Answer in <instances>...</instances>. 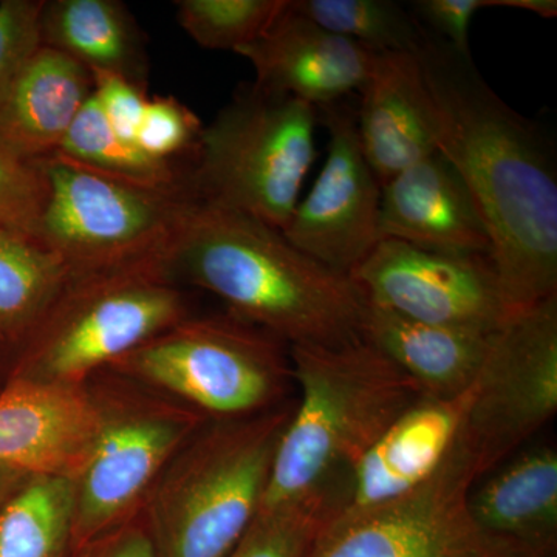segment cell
Returning <instances> with one entry per match:
<instances>
[{
	"label": "cell",
	"mask_w": 557,
	"mask_h": 557,
	"mask_svg": "<svg viewBox=\"0 0 557 557\" xmlns=\"http://www.w3.org/2000/svg\"><path fill=\"white\" fill-rule=\"evenodd\" d=\"M437 150L456 168L491 240L490 262L509 311L557 295L555 152L536 124L487 86L471 53L424 33L416 53Z\"/></svg>",
	"instance_id": "1"
},
{
	"label": "cell",
	"mask_w": 557,
	"mask_h": 557,
	"mask_svg": "<svg viewBox=\"0 0 557 557\" xmlns=\"http://www.w3.org/2000/svg\"><path fill=\"white\" fill-rule=\"evenodd\" d=\"M164 271L175 284L182 278L218 296L234 318L289 347L362 339L368 299L354 278L240 212L194 201Z\"/></svg>",
	"instance_id": "2"
},
{
	"label": "cell",
	"mask_w": 557,
	"mask_h": 557,
	"mask_svg": "<svg viewBox=\"0 0 557 557\" xmlns=\"http://www.w3.org/2000/svg\"><path fill=\"white\" fill-rule=\"evenodd\" d=\"M300 399L278 442L260 511L327 496L339 511L361 457L423 397L420 387L368 341L289 347Z\"/></svg>",
	"instance_id": "3"
},
{
	"label": "cell",
	"mask_w": 557,
	"mask_h": 557,
	"mask_svg": "<svg viewBox=\"0 0 557 557\" xmlns=\"http://www.w3.org/2000/svg\"><path fill=\"white\" fill-rule=\"evenodd\" d=\"M295 403L209 420L178 449L143 505L159 557H228L258 516Z\"/></svg>",
	"instance_id": "4"
},
{
	"label": "cell",
	"mask_w": 557,
	"mask_h": 557,
	"mask_svg": "<svg viewBox=\"0 0 557 557\" xmlns=\"http://www.w3.org/2000/svg\"><path fill=\"white\" fill-rule=\"evenodd\" d=\"M188 317L185 296L161 267L72 273L0 359V376L3 383L83 386Z\"/></svg>",
	"instance_id": "5"
},
{
	"label": "cell",
	"mask_w": 557,
	"mask_h": 557,
	"mask_svg": "<svg viewBox=\"0 0 557 557\" xmlns=\"http://www.w3.org/2000/svg\"><path fill=\"white\" fill-rule=\"evenodd\" d=\"M313 106L252 84L203 126L186 172L194 200L284 231L313 166Z\"/></svg>",
	"instance_id": "6"
},
{
	"label": "cell",
	"mask_w": 557,
	"mask_h": 557,
	"mask_svg": "<svg viewBox=\"0 0 557 557\" xmlns=\"http://www.w3.org/2000/svg\"><path fill=\"white\" fill-rule=\"evenodd\" d=\"M86 384L98 412V435L73 479L72 553L138 515L172 457L209 420L108 369Z\"/></svg>",
	"instance_id": "7"
},
{
	"label": "cell",
	"mask_w": 557,
	"mask_h": 557,
	"mask_svg": "<svg viewBox=\"0 0 557 557\" xmlns=\"http://www.w3.org/2000/svg\"><path fill=\"white\" fill-rule=\"evenodd\" d=\"M106 369L211 420L278 408L293 383L284 343L233 314L182 319Z\"/></svg>",
	"instance_id": "8"
},
{
	"label": "cell",
	"mask_w": 557,
	"mask_h": 557,
	"mask_svg": "<svg viewBox=\"0 0 557 557\" xmlns=\"http://www.w3.org/2000/svg\"><path fill=\"white\" fill-rule=\"evenodd\" d=\"M46 207L35 237L73 273L164 269L194 200L186 189H153L53 153L40 159Z\"/></svg>",
	"instance_id": "9"
},
{
	"label": "cell",
	"mask_w": 557,
	"mask_h": 557,
	"mask_svg": "<svg viewBox=\"0 0 557 557\" xmlns=\"http://www.w3.org/2000/svg\"><path fill=\"white\" fill-rule=\"evenodd\" d=\"M557 410V295L508 314L491 335L457 448L480 480L522 448Z\"/></svg>",
	"instance_id": "10"
},
{
	"label": "cell",
	"mask_w": 557,
	"mask_h": 557,
	"mask_svg": "<svg viewBox=\"0 0 557 557\" xmlns=\"http://www.w3.org/2000/svg\"><path fill=\"white\" fill-rule=\"evenodd\" d=\"M479 480L478 469L454 446L438 471L405 496L330 518L306 557L523 555L487 536L469 518L468 494Z\"/></svg>",
	"instance_id": "11"
},
{
	"label": "cell",
	"mask_w": 557,
	"mask_h": 557,
	"mask_svg": "<svg viewBox=\"0 0 557 557\" xmlns=\"http://www.w3.org/2000/svg\"><path fill=\"white\" fill-rule=\"evenodd\" d=\"M350 277L370 304L426 324L494 332L509 314L483 256L381 239Z\"/></svg>",
	"instance_id": "12"
},
{
	"label": "cell",
	"mask_w": 557,
	"mask_h": 557,
	"mask_svg": "<svg viewBox=\"0 0 557 557\" xmlns=\"http://www.w3.org/2000/svg\"><path fill=\"white\" fill-rule=\"evenodd\" d=\"M327 157L282 234L310 259L350 276L380 242L381 183L359 145L357 119L339 104L318 109Z\"/></svg>",
	"instance_id": "13"
},
{
	"label": "cell",
	"mask_w": 557,
	"mask_h": 557,
	"mask_svg": "<svg viewBox=\"0 0 557 557\" xmlns=\"http://www.w3.org/2000/svg\"><path fill=\"white\" fill-rule=\"evenodd\" d=\"M237 54L251 62L256 86L322 109L361 91L379 53L325 30L287 3L269 30Z\"/></svg>",
	"instance_id": "14"
},
{
	"label": "cell",
	"mask_w": 557,
	"mask_h": 557,
	"mask_svg": "<svg viewBox=\"0 0 557 557\" xmlns=\"http://www.w3.org/2000/svg\"><path fill=\"white\" fill-rule=\"evenodd\" d=\"M98 435L87 384L7 381L0 391V461L33 475L75 479Z\"/></svg>",
	"instance_id": "15"
},
{
	"label": "cell",
	"mask_w": 557,
	"mask_h": 557,
	"mask_svg": "<svg viewBox=\"0 0 557 557\" xmlns=\"http://www.w3.org/2000/svg\"><path fill=\"white\" fill-rule=\"evenodd\" d=\"M471 392L418 398L351 469L336 515L379 507L428 482L456 446Z\"/></svg>",
	"instance_id": "16"
},
{
	"label": "cell",
	"mask_w": 557,
	"mask_h": 557,
	"mask_svg": "<svg viewBox=\"0 0 557 557\" xmlns=\"http://www.w3.org/2000/svg\"><path fill=\"white\" fill-rule=\"evenodd\" d=\"M379 234L458 256L490 258L491 240L478 205L456 168L440 152L381 185Z\"/></svg>",
	"instance_id": "17"
},
{
	"label": "cell",
	"mask_w": 557,
	"mask_h": 557,
	"mask_svg": "<svg viewBox=\"0 0 557 557\" xmlns=\"http://www.w3.org/2000/svg\"><path fill=\"white\" fill-rule=\"evenodd\" d=\"M359 145L381 185L438 152L434 110L412 53H379L361 89Z\"/></svg>",
	"instance_id": "18"
},
{
	"label": "cell",
	"mask_w": 557,
	"mask_h": 557,
	"mask_svg": "<svg viewBox=\"0 0 557 557\" xmlns=\"http://www.w3.org/2000/svg\"><path fill=\"white\" fill-rule=\"evenodd\" d=\"M469 518L523 555L557 556V453L537 446L512 458L468 494Z\"/></svg>",
	"instance_id": "19"
},
{
	"label": "cell",
	"mask_w": 557,
	"mask_h": 557,
	"mask_svg": "<svg viewBox=\"0 0 557 557\" xmlns=\"http://www.w3.org/2000/svg\"><path fill=\"white\" fill-rule=\"evenodd\" d=\"M494 332L426 324L368 300L361 336L401 369L421 394L453 399L474 386Z\"/></svg>",
	"instance_id": "20"
},
{
	"label": "cell",
	"mask_w": 557,
	"mask_h": 557,
	"mask_svg": "<svg viewBox=\"0 0 557 557\" xmlns=\"http://www.w3.org/2000/svg\"><path fill=\"white\" fill-rule=\"evenodd\" d=\"M91 94L89 69L40 46L0 106V141L27 159L53 156Z\"/></svg>",
	"instance_id": "21"
},
{
	"label": "cell",
	"mask_w": 557,
	"mask_h": 557,
	"mask_svg": "<svg viewBox=\"0 0 557 557\" xmlns=\"http://www.w3.org/2000/svg\"><path fill=\"white\" fill-rule=\"evenodd\" d=\"M40 40L90 72L119 73L145 86V47L134 17L116 0L44 2Z\"/></svg>",
	"instance_id": "22"
},
{
	"label": "cell",
	"mask_w": 557,
	"mask_h": 557,
	"mask_svg": "<svg viewBox=\"0 0 557 557\" xmlns=\"http://www.w3.org/2000/svg\"><path fill=\"white\" fill-rule=\"evenodd\" d=\"M72 273L35 236L0 231V359L33 327Z\"/></svg>",
	"instance_id": "23"
},
{
	"label": "cell",
	"mask_w": 557,
	"mask_h": 557,
	"mask_svg": "<svg viewBox=\"0 0 557 557\" xmlns=\"http://www.w3.org/2000/svg\"><path fill=\"white\" fill-rule=\"evenodd\" d=\"M73 480L32 475L0 509V557H70Z\"/></svg>",
	"instance_id": "24"
},
{
	"label": "cell",
	"mask_w": 557,
	"mask_h": 557,
	"mask_svg": "<svg viewBox=\"0 0 557 557\" xmlns=\"http://www.w3.org/2000/svg\"><path fill=\"white\" fill-rule=\"evenodd\" d=\"M57 153L135 185L188 190L186 172L178 171L174 161L152 159L113 132L94 94L79 110Z\"/></svg>",
	"instance_id": "25"
},
{
	"label": "cell",
	"mask_w": 557,
	"mask_h": 557,
	"mask_svg": "<svg viewBox=\"0 0 557 557\" xmlns=\"http://www.w3.org/2000/svg\"><path fill=\"white\" fill-rule=\"evenodd\" d=\"M293 7L325 30L375 53L416 54L426 28L394 0H295Z\"/></svg>",
	"instance_id": "26"
},
{
	"label": "cell",
	"mask_w": 557,
	"mask_h": 557,
	"mask_svg": "<svg viewBox=\"0 0 557 557\" xmlns=\"http://www.w3.org/2000/svg\"><path fill=\"white\" fill-rule=\"evenodd\" d=\"M288 0H178L177 21L208 50L237 51L263 35Z\"/></svg>",
	"instance_id": "27"
},
{
	"label": "cell",
	"mask_w": 557,
	"mask_h": 557,
	"mask_svg": "<svg viewBox=\"0 0 557 557\" xmlns=\"http://www.w3.org/2000/svg\"><path fill=\"white\" fill-rule=\"evenodd\" d=\"M335 512L327 496L260 511L228 557H306Z\"/></svg>",
	"instance_id": "28"
},
{
	"label": "cell",
	"mask_w": 557,
	"mask_h": 557,
	"mask_svg": "<svg viewBox=\"0 0 557 557\" xmlns=\"http://www.w3.org/2000/svg\"><path fill=\"white\" fill-rule=\"evenodd\" d=\"M47 194L42 161L22 157L0 141V231L35 236Z\"/></svg>",
	"instance_id": "29"
},
{
	"label": "cell",
	"mask_w": 557,
	"mask_h": 557,
	"mask_svg": "<svg viewBox=\"0 0 557 557\" xmlns=\"http://www.w3.org/2000/svg\"><path fill=\"white\" fill-rule=\"evenodd\" d=\"M201 131L199 116L177 98H149L135 143L152 159L172 161L182 153L193 156Z\"/></svg>",
	"instance_id": "30"
},
{
	"label": "cell",
	"mask_w": 557,
	"mask_h": 557,
	"mask_svg": "<svg viewBox=\"0 0 557 557\" xmlns=\"http://www.w3.org/2000/svg\"><path fill=\"white\" fill-rule=\"evenodd\" d=\"M44 0H3L0 2V106L10 94L40 40V14Z\"/></svg>",
	"instance_id": "31"
},
{
	"label": "cell",
	"mask_w": 557,
	"mask_h": 557,
	"mask_svg": "<svg viewBox=\"0 0 557 557\" xmlns=\"http://www.w3.org/2000/svg\"><path fill=\"white\" fill-rule=\"evenodd\" d=\"M90 73L95 98L100 102L110 127L124 141L137 145L135 139L149 100L145 86H139L119 73L102 70Z\"/></svg>",
	"instance_id": "32"
},
{
	"label": "cell",
	"mask_w": 557,
	"mask_h": 557,
	"mask_svg": "<svg viewBox=\"0 0 557 557\" xmlns=\"http://www.w3.org/2000/svg\"><path fill=\"white\" fill-rule=\"evenodd\" d=\"M494 7V0H417L413 16L432 35L460 53L469 51V25L478 11Z\"/></svg>",
	"instance_id": "33"
},
{
	"label": "cell",
	"mask_w": 557,
	"mask_h": 557,
	"mask_svg": "<svg viewBox=\"0 0 557 557\" xmlns=\"http://www.w3.org/2000/svg\"><path fill=\"white\" fill-rule=\"evenodd\" d=\"M70 557H159L141 511Z\"/></svg>",
	"instance_id": "34"
},
{
	"label": "cell",
	"mask_w": 557,
	"mask_h": 557,
	"mask_svg": "<svg viewBox=\"0 0 557 557\" xmlns=\"http://www.w3.org/2000/svg\"><path fill=\"white\" fill-rule=\"evenodd\" d=\"M33 474L22 469L10 467L0 461V509L9 504L11 497L21 490Z\"/></svg>",
	"instance_id": "35"
},
{
	"label": "cell",
	"mask_w": 557,
	"mask_h": 557,
	"mask_svg": "<svg viewBox=\"0 0 557 557\" xmlns=\"http://www.w3.org/2000/svg\"><path fill=\"white\" fill-rule=\"evenodd\" d=\"M494 7L528 11L545 20L557 16L556 0H494Z\"/></svg>",
	"instance_id": "36"
},
{
	"label": "cell",
	"mask_w": 557,
	"mask_h": 557,
	"mask_svg": "<svg viewBox=\"0 0 557 557\" xmlns=\"http://www.w3.org/2000/svg\"><path fill=\"white\" fill-rule=\"evenodd\" d=\"M512 557H557V556H528V555H519V556H512Z\"/></svg>",
	"instance_id": "37"
}]
</instances>
